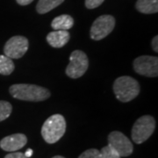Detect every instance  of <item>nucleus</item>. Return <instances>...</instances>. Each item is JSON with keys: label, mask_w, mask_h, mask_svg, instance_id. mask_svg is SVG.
I'll return each instance as SVG.
<instances>
[{"label": "nucleus", "mask_w": 158, "mask_h": 158, "mask_svg": "<svg viewBox=\"0 0 158 158\" xmlns=\"http://www.w3.org/2000/svg\"><path fill=\"white\" fill-rule=\"evenodd\" d=\"M52 158H65V157L61 156H54V157H52Z\"/></svg>", "instance_id": "nucleus-24"}, {"label": "nucleus", "mask_w": 158, "mask_h": 158, "mask_svg": "<svg viewBox=\"0 0 158 158\" xmlns=\"http://www.w3.org/2000/svg\"><path fill=\"white\" fill-rule=\"evenodd\" d=\"M113 89L117 99L123 103L130 102L135 98L141 90L139 83L128 76L119 77L116 79Z\"/></svg>", "instance_id": "nucleus-2"}, {"label": "nucleus", "mask_w": 158, "mask_h": 158, "mask_svg": "<svg viewBox=\"0 0 158 158\" xmlns=\"http://www.w3.org/2000/svg\"><path fill=\"white\" fill-rule=\"evenodd\" d=\"M108 146L119 155V156H128L134 151V146L129 139L118 131H113L108 135Z\"/></svg>", "instance_id": "nucleus-7"}, {"label": "nucleus", "mask_w": 158, "mask_h": 158, "mask_svg": "<svg viewBox=\"0 0 158 158\" xmlns=\"http://www.w3.org/2000/svg\"><path fill=\"white\" fill-rule=\"evenodd\" d=\"M63 1L64 0H39L36 6V11L40 14H44L60 6Z\"/></svg>", "instance_id": "nucleus-14"}, {"label": "nucleus", "mask_w": 158, "mask_h": 158, "mask_svg": "<svg viewBox=\"0 0 158 158\" xmlns=\"http://www.w3.org/2000/svg\"><path fill=\"white\" fill-rule=\"evenodd\" d=\"M28 40L24 36H13L6 41L4 53L11 59H19L28 50Z\"/></svg>", "instance_id": "nucleus-9"}, {"label": "nucleus", "mask_w": 158, "mask_h": 158, "mask_svg": "<svg viewBox=\"0 0 158 158\" xmlns=\"http://www.w3.org/2000/svg\"><path fill=\"white\" fill-rule=\"evenodd\" d=\"M115 27V19L111 15H102L93 22L90 27V38L94 40L104 39L113 32Z\"/></svg>", "instance_id": "nucleus-6"}, {"label": "nucleus", "mask_w": 158, "mask_h": 158, "mask_svg": "<svg viewBox=\"0 0 158 158\" xmlns=\"http://www.w3.org/2000/svg\"><path fill=\"white\" fill-rule=\"evenodd\" d=\"M70 39V34L68 31L64 30H54L47 36L48 43L53 48H62L69 42Z\"/></svg>", "instance_id": "nucleus-11"}, {"label": "nucleus", "mask_w": 158, "mask_h": 158, "mask_svg": "<svg viewBox=\"0 0 158 158\" xmlns=\"http://www.w3.org/2000/svg\"><path fill=\"white\" fill-rule=\"evenodd\" d=\"M105 0H85V6L88 9H95L99 6Z\"/></svg>", "instance_id": "nucleus-19"}, {"label": "nucleus", "mask_w": 158, "mask_h": 158, "mask_svg": "<svg viewBox=\"0 0 158 158\" xmlns=\"http://www.w3.org/2000/svg\"><path fill=\"white\" fill-rule=\"evenodd\" d=\"M66 121L61 114H54L44 122L41 127V135L44 141L49 144L56 143L64 135Z\"/></svg>", "instance_id": "nucleus-3"}, {"label": "nucleus", "mask_w": 158, "mask_h": 158, "mask_svg": "<svg viewBox=\"0 0 158 158\" xmlns=\"http://www.w3.org/2000/svg\"><path fill=\"white\" fill-rule=\"evenodd\" d=\"M16 1L20 6H27L29 4H31L34 0H16Z\"/></svg>", "instance_id": "nucleus-22"}, {"label": "nucleus", "mask_w": 158, "mask_h": 158, "mask_svg": "<svg viewBox=\"0 0 158 158\" xmlns=\"http://www.w3.org/2000/svg\"><path fill=\"white\" fill-rule=\"evenodd\" d=\"M15 65L12 62V59L6 56L0 55V74L8 76L13 72Z\"/></svg>", "instance_id": "nucleus-15"}, {"label": "nucleus", "mask_w": 158, "mask_h": 158, "mask_svg": "<svg viewBox=\"0 0 158 158\" xmlns=\"http://www.w3.org/2000/svg\"><path fill=\"white\" fill-rule=\"evenodd\" d=\"M101 156L102 158H120L121 156H119L118 153L116 152L115 150H113V148L109 146H106L101 149Z\"/></svg>", "instance_id": "nucleus-17"}, {"label": "nucleus", "mask_w": 158, "mask_h": 158, "mask_svg": "<svg viewBox=\"0 0 158 158\" xmlns=\"http://www.w3.org/2000/svg\"><path fill=\"white\" fill-rule=\"evenodd\" d=\"M78 158H102L101 153L96 148H90L83 152Z\"/></svg>", "instance_id": "nucleus-18"}, {"label": "nucleus", "mask_w": 158, "mask_h": 158, "mask_svg": "<svg viewBox=\"0 0 158 158\" xmlns=\"http://www.w3.org/2000/svg\"><path fill=\"white\" fill-rule=\"evenodd\" d=\"M135 7L141 13H156L158 11V0H137Z\"/></svg>", "instance_id": "nucleus-13"}, {"label": "nucleus", "mask_w": 158, "mask_h": 158, "mask_svg": "<svg viewBox=\"0 0 158 158\" xmlns=\"http://www.w3.org/2000/svg\"><path fill=\"white\" fill-rule=\"evenodd\" d=\"M11 111L12 106L9 102L0 100V122L8 118L11 115Z\"/></svg>", "instance_id": "nucleus-16"}, {"label": "nucleus", "mask_w": 158, "mask_h": 158, "mask_svg": "<svg viewBox=\"0 0 158 158\" xmlns=\"http://www.w3.org/2000/svg\"><path fill=\"white\" fill-rule=\"evenodd\" d=\"M25 155V156L27 158H29L32 156V155H33V150L31 149V148H29V149H27V151H26V153L24 154Z\"/></svg>", "instance_id": "nucleus-23"}, {"label": "nucleus", "mask_w": 158, "mask_h": 158, "mask_svg": "<svg viewBox=\"0 0 158 158\" xmlns=\"http://www.w3.org/2000/svg\"><path fill=\"white\" fill-rule=\"evenodd\" d=\"M27 142V136L23 134H14L6 136L0 141V148L8 152H14L21 149Z\"/></svg>", "instance_id": "nucleus-10"}, {"label": "nucleus", "mask_w": 158, "mask_h": 158, "mask_svg": "<svg viewBox=\"0 0 158 158\" xmlns=\"http://www.w3.org/2000/svg\"><path fill=\"white\" fill-rule=\"evenodd\" d=\"M89 67V59L81 50H75L69 56V63L66 68V74L70 78H79L86 72Z\"/></svg>", "instance_id": "nucleus-5"}, {"label": "nucleus", "mask_w": 158, "mask_h": 158, "mask_svg": "<svg viewBox=\"0 0 158 158\" xmlns=\"http://www.w3.org/2000/svg\"><path fill=\"white\" fill-rule=\"evenodd\" d=\"M5 158H27L25 156L24 153L20 152H13L10 153L8 155H6Z\"/></svg>", "instance_id": "nucleus-20"}, {"label": "nucleus", "mask_w": 158, "mask_h": 158, "mask_svg": "<svg viewBox=\"0 0 158 158\" xmlns=\"http://www.w3.org/2000/svg\"><path fill=\"white\" fill-rule=\"evenodd\" d=\"M152 48L155 52L158 51V37L155 36L152 40Z\"/></svg>", "instance_id": "nucleus-21"}, {"label": "nucleus", "mask_w": 158, "mask_h": 158, "mask_svg": "<svg viewBox=\"0 0 158 158\" xmlns=\"http://www.w3.org/2000/svg\"><path fill=\"white\" fill-rule=\"evenodd\" d=\"M9 91L14 98L24 101H43L50 97V92L48 89L35 85H13L10 87Z\"/></svg>", "instance_id": "nucleus-1"}, {"label": "nucleus", "mask_w": 158, "mask_h": 158, "mask_svg": "<svg viewBox=\"0 0 158 158\" xmlns=\"http://www.w3.org/2000/svg\"><path fill=\"white\" fill-rule=\"evenodd\" d=\"M156 128V120L150 115L141 116L133 126L131 136L136 144L146 141L152 135Z\"/></svg>", "instance_id": "nucleus-4"}, {"label": "nucleus", "mask_w": 158, "mask_h": 158, "mask_svg": "<svg viewBox=\"0 0 158 158\" xmlns=\"http://www.w3.org/2000/svg\"><path fill=\"white\" fill-rule=\"evenodd\" d=\"M134 69L136 73L148 77H156L158 76V58L151 56H141L134 62Z\"/></svg>", "instance_id": "nucleus-8"}, {"label": "nucleus", "mask_w": 158, "mask_h": 158, "mask_svg": "<svg viewBox=\"0 0 158 158\" xmlns=\"http://www.w3.org/2000/svg\"><path fill=\"white\" fill-rule=\"evenodd\" d=\"M74 19L69 15L63 14L55 18L51 23V27L54 30H64L68 31L73 27Z\"/></svg>", "instance_id": "nucleus-12"}]
</instances>
